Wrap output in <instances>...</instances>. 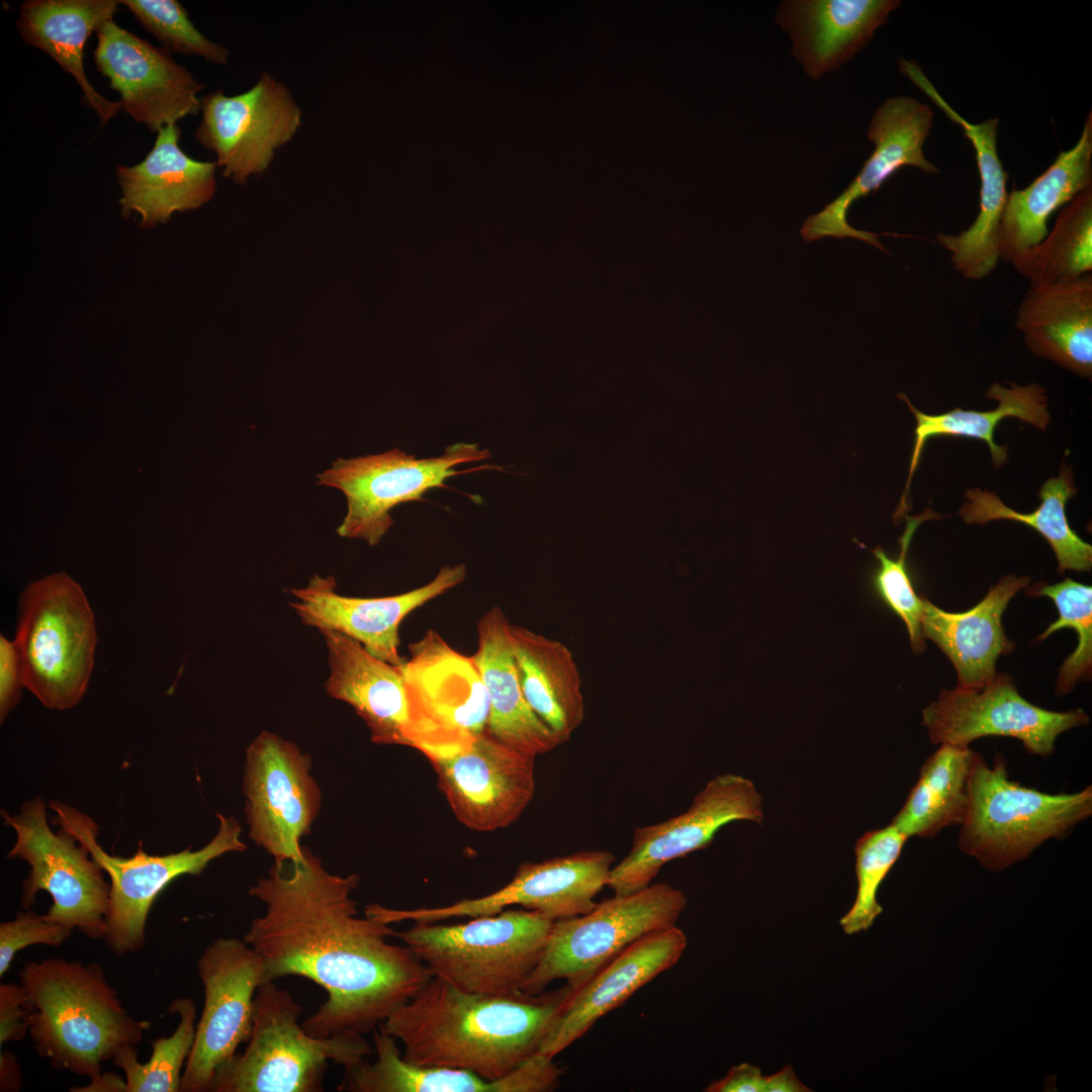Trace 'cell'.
Masks as SVG:
<instances>
[{"mask_svg":"<svg viewBox=\"0 0 1092 1092\" xmlns=\"http://www.w3.org/2000/svg\"><path fill=\"white\" fill-rule=\"evenodd\" d=\"M1026 595L1052 599L1059 612V619L1037 640H1044L1052 633L1068 627L1078 635V645L1063 662L1056 681V693L1064 696L1071 693L1077 682L1091 677L1092 587L1067 577L1055 584L1036 582L1026 589Z\"/></svg>","mask_w":1092,"mask_h":1092,"instance_id":"obj_40","label":"cell"},{"mask_svg":"<svg viewBox=\"0 0 1092 1092\" xmlns=\"http://www.w3.org/2000/svg\"><path fill=\"white\" fill-rule=\"evenodd\" d=\"M908 838L893 825L867 832L855 844L857 891L853 905L840 919L846 934L868 930L882 913L877 894Z\"/></svg>","mask_w":1092,"mask_h":1092,"instance_id":"obj_41","label":"cell"},{"mask_svg":"<svg viewBox=\"0 0 1092 1092\" xmlns=\"http://www.w3.org/2000/svg\"><path fill=\"white\" fill-rule=\"evenodd\" d=\"M900 71L933 101L971 141L980 173V211L975 221L959 235L938 233L937 243L950 253L957 271L970 280H981L993 272L1000 259L999 228L1008 192V173L997 151L999 119L988 118L971 123L942 98L914 61L900 58Z\"/></svg>","mask_w":1092,"mask_h":1092,"instance_id":"obj_24","label":"cell"},{"mask_svg":"<svg viewBox=\"0 0 1092 1092\" xmlns=\"http://www.w3.org/2000/svg\"><path fill=\"white\" fill-rule=\"evenodd\" d=\"M169 1011L178 1014L179 1023L171 1035L152 1042L148 1062H139L134 1045L112 1059L125 1073V1092L181 1091L182 1073L196 1033V1007L192 999L182 997L172 1001Z\"/></svg>","mask_w":1092,"mask_h":1092,"instance_id":"obj_39","label":"cell"},{"mask_svg":"<svg viewBox=\"0 0 1092 1092\" xmlns=\"http://www.w3.org/2000/svg\"><path fill=\"white\" fill-rule=\"evenodd\" d=\"M1092 188V112L1075 147L1024 189L1008 193L999 228L1000 259L1011 263L1048 235V221L1061 206Z\"/></svg>","mask_w":1092,"mask_h":1092,"instance_id":"obj_32","label":"cell"},{"mask_svg":"<svg viewBox=\"0 0 1092 1092\" xmlns=\"http://www.w3.org/2000/svg\"><path fill=\"white\" fill-rule=\"evenodd\" d=\"M1073 473L1063 463L1057 477L1049 478L1039 489L1041 500L1031 513H1019L994 493L980 488L969 489L959 515L967 524L984 525L994 520L1023 523L1036 530L1052 546L1058 560V572L1089 571L1092 566V546L1082 540L1070 527L1066 505L1075 495Z\"/></svg>","mask_w":1092,"mask_h":1092,"instance_id":"obj_36","label":"cell"},{"mask_svg":"<svg viewBox=\"0 0 1092 1092\" xmlns=\"http://www.w3.org/2000/svg\"><path fill=\"white\" fill-rule=\"evenodd\" d=\"M195 138L216 157L222 175L243 184L265 172L276 151L301 125V109L288 88L267 73L247 91L217 90L201 98Z\"/></svg>","mask_w":1092,"mask_h":1092,"instance_id":"obj_17","label":"cell"},{"mask_svg":"<svg viewBox=\"0 0 1092 1092\" xmlns=\"http://www.w3.org/2000/svg\"><path fill=\"white\" fill-rule=\"evenodd\" d=\"M899 0H788L776 14L793 56L812 79L837 71L887 22Z\"/></svg>","mask_w":1092,"mask_h":1092,"instance_id":"obj_26","label":"cell"},{"mask_svg":"<svg viewBox=\"0 0 1092 1092\" xmlns=\"http://www.w3.org/2000/svg\"><path fill=\"white\" fill-rule=\"evenodd\" d=\"M686 906L681 891L657 883L605 899L586 914L554 921L539 963L521 991L539 994L556 980L576 990L636 940L675 926Z\"/></svg>","mask_w":1092,"mask_h":1092,"instance_id":"obj_9","label":"cell"},{"mask_svg":"<svg viewBox=\"0 0 1092 1092\" xmlns=\"http://www.w3.org/2000/svg\"><path fill=\"white\" fill-rule=\"evenodd\" d=\"M72 929L27 910L0 924V977L10 968L15 954L23 948L42 944L59 946L72 934Z\"/></svg>","mask_w":1092,"mask_h":1092,"instance_id":"obj_44","label":"cell"},{"mask_svg":"<svg viewBox=\"0 0 1092 1092\" xmlns=\"http://www.w3.org/2000/svg\"><path fill=\"white\" fill-rule=\"evenodd\" d=\"M119 4L116 0H29L20 5L17 20L23 41L47 53L74 77L102 124L122 104L107 100L90 84L83 66L84 48L93 31L113 19Z\"/></svg>","mask_w":1092,"mask_h":1092,"instance_id":"obj_33","label":"cell"},{"mask_svg":"<svg viewBox=\"0 0 1092 1092\" xmlns=\"http://www.w3.org/2000/svg\"><path fill=\"white\" fill-rule=\"evenodd\" d=\"M1088 723L1082 709L1055 712L1029 703L1013 678L999 672L980 687L941 690L922 712V725L933 744L969 747L982 737L1005 736L1044 758L1054 752L1060 734Z\"/></svg>","mask_w":1092,"mask_h":1092,"instance_id":"obj_16","label":"cell"},{"mask_svg":"<svg viewBox=\"0 0 1092 1092\" xmlns=\"http://www.w3.org/2000/svg\"><path fill=\"white\" fill-rule=\"evenodd\" d=\"M570 992L565 984L535 995H481L433 977L381 1024L407 1063L496 1081L538 1053Z\"/></svg>","mask_w":1092,"mask_h":1092,"instance_id":"obj_2","label":"cell"},{"mask_svg":"<svg viewBox=\"0 0 1092 1092\" xmlns=\"http://www.w3.org/2000/svg\"><path fill=\"white\" fill-rule=\"evenodd\" d=\"M766 1076H763L757 1066L740 1064L733 1066L727 1074L713 1081L706 1089L707 1092H765Z\"/></svg>","mask_w":1092,"mask_h":1092,"instance_id":"obj_47","label":"cell"},{"mask_svg":"<svg viewBox=\"0 0 1092 1092\" xmlns=\"http://www.w3.org/2000/svg\"><path fill=\"white\" fill-rule=\"evenodd\" d=\"M180 136L177 124L165 126L141 163L116 168L121 212H136L143 228L165 223L174 212L199 208L215 193V162L188 156L179 147Z\"/></svg>","mask_w":1092,"mask_h":1092,"instance_id":"obj_27","label":"cell"},{"mask_svg":"<svg viewBox=\"0 0 1092 1092\" xmlns=\"http://www.w3.org/2000/svg\"><path fill=\"white\" fill-rule=\"evenodd\" d=\"M487 449L478 444L456 443L438 457L416 458L399 449L351 459H337L317 475L318 484L340 489L347 499V514L337 529L343 538L364 539L377 545L393 525L390 511L399 504L424 500L432 488L472 470H456L459 464L486 460Z\"/></svg>","mask_w":1092,"mask_h":1092,"instance_id":"obj_12","label":"cell"},{"mask_svg":"<svg viewBox=\"0 0 1092 1092\" xmlns=\"http://www.w3.org/2000/svg\"><path fill=\"white\" fill-rule=\"evenodd\" d=\"M94 62L120 94L124 111L152 131L200 111L205 87L170 53L118 26L113 19L96 31Z\"/></svg>","mask_w":1092,"mask_h":1092,"instance_id":"obj_20","label":"cell"},{"mask_svg":"<svg viewBox=\"0 0 1092 1092\" xmlns=\"http://www.w3.org/2000/svg\"><path fill=\"white\" fill-rule=\"evenodd\" d=\"M29 1031V1008L21 984L0 985V1045L18 1041Z\"/></svg>","mask_w":1092,"mask_h":1092,"instance_id":"obj_45","label":"cell"},{"mask_svg":"<svg viewBox=\"0 0 1092 1092\" xmlns=\"http://www.w3.org/2000/svg\"><path fill=\"white\" fill-rule=\"evenodd\" d=\"M973 750L940 744L923 763L919 778L891 825L907 838H930L961 825L969 798Z\"/></svg>","mask_w":1092,"mask_h":1092,"instance_id":"obj_37","label":"cell"},{"mask_svg":"<svg viewBox=\"0 0 1092 1092\" xmlns=\"http://www.w3.org/2000/svg\"><path fill=\"white\" fill-rule=\"evenodd\" d=\"M810 1091L797 1078L792 1066H786L781 1071L766 1076L765 1092H807Z\"/></svg>","mask_w":1092,"mask_h":1092,"instance_id":"obj_48","label":"cell"},{"mask_svg":"<svg viewBox=\"0 0 1092 1092\" xmlns=\"http://www.w3.org/2000/svg\"><path fill=\"white\" fill-rule=\"evenodd\" d=\"M511 640L524 697L559 744L584 720L581 676L572 652L562 642L511 624Z\"/></svg>","mask_w":1092,"mask_h":1092,"instance_id":"obj_34","label":"cell"},{"mask_svg":"<svg viewBox=\"0 0 1092 1092\" xmlns=\"http://www.w3.org/2000/svg\"><path fill=\"white\" fill-rule=\"evenodd\" d=\"M322 634L330 668L327 694L355 710L374 743L408 746L407 702L399 666L377 658L344 634Z\"/></svg>","mask_w":1092,"mask_h":1092,"instance_id":"obj_28","label":"cell"},{"mask_svg":"<svg viewBox=\"0 0 1092 1092\" xmlns=\"http://www.w3.org/2000/svg\"><path fill=\"white\" fill-rule=\"evenodd\" d=\"M310 770V755L272 732L262 731L247 748L243 792L249 836L274 861L303 857L300 839L310 832L322 805Z\"/></svg>","mask_w":1092,"mask_h":1092,"instance_id":"obj_14","label":"cell"},{"mask_svg":"<svg viewBox=\"0 0 1092 1092\" xmlns=\"http://www.w3.org/2000/svg\"><path fill=\"white\" fill-rule=\"evenodd\" d=\"M96 640L85 594L66 573L42 577L22 592L14 641L24 686L44 707L66 710L80 702L90 679Z\"/></svg>","mask_w":1092,"mask_h":1092,"instance_id":"obj_7","label":"cell"},{"mask_svg":"<svg viewBox=\"0 0 1092 1092\" xmlns=\"http://www.w3.org/2000/svg\"><path fill=\"white\" fill-rule=\"evenodd\" d=\"M940 519L941 516L926 509L918 516L906 517V525L899 539L900 551L897 558L889 557L881 546L871 549L878 560L873 583L878 596L905 624L911 648L915 653L925 649L921 630L923 599L914 589L907 568V554L911 540L920 524L927 520Z\"/></svg>","mask_w":1092,"mask_h":1092,"instance_id":"obj_42","label":"cell"},{"mask_svg":"<svg viewBox=\"0 0 1092 1092\" xmlns=\"http://www.w3.org/2000/svg\"><path fill=\"white\" fill-rule=\"evenodd\" d=\"M1 815L4 824L16 833L7 856L18 857L30 867L22 883L21 906L28 909L37 893L44 891L53 900L46 914L50 920L77 928L91 939L103 938L110 884L89 851L64 828L57 832L51 829L46 803L39 796L24 802L18 814L1 810Z\"/></svg>","mask_w":1092,"mask_h":1092,"instance_id":"obj_11","label":"cell"},{"mask_svg":"<svg viewBox=\"0 0 1092 1092\" xmlns=\"http://www.w3.org/2000/svg\"><path fill=\"white\" fill-rule=\"evenodd\" d=\"M360 876L330 873L304 847L303 857L274 861L249 895L265 905L244 940L261 957L265 983L308 979L327 1000L302 1023L314 1037L372 1032L433 978L395 930L358 916L352 893Z\"/></svg>","mask_w":1092,"mask_h":1092,"instance_id":"obj_1","label":"cell"},{"mask_svg":"<svg viewBox=\"0 0 1092 1092\" xmlns=\"http://www.w3.org/2000/svg\"><path fill=\"white\" fill-rule=\"evenodd\" d=\"M1011 264L1030 286L1073 280L1092 270V188L1060 212L1051 232Z\"/></svg>","mask_w":1092,"mask_h":1092,"instance_id":"obj_38","label":"cell"},{"mask_svg":"<svg viewBox=\"0 0 1092 1092\" xmlns=\"http://www.w3.org/2000/svg\"><path fill=\"white\" fill-rule=\"evenodd\" d=\"M197 971L204 1003L182 1073L183 1092L209 1091L216 1073L248 1041L255 995L265 983L263 961L244 938L213 940L199 957Z\"/></svg>","mask_w":1092,"mask_h":1092,"instance_id":"obj_13","label":"cell"},{"mask_svg":"<svg viewBox=\"0 0 1092 1092\" xmlns=\"http://www.w3.org/2000/svg\"><path fill=\"white\" fill-rule=\"evenodd\" d=\"M933 122L928 104L908 96L886 100L874 113L868 139L875 149L848 186L819 212L806 218L800 231L806 242L825 237L853 238L885 251L877 234L857 230L847 219L852 203L879 188L899 169L915 167L928 174L939 170L923 154V145Z\"/></svg>","mask_w":1092,"mask_h":1092,"instance_id":"obj_21","label":"cell"},{"mask_svg":"<svg viewBox=\"0 0 1092 1092\" xmlns=\"http://www.w3.org/2000/svg\"><path fill=\"white\" fill-rule=\"evenodd\" d=\"M140 23L169 53L198 56L218 65L228 63L229 51L208 39L192 23L176 0H122Z\"/></svg>","mask_w":1092,"mask_h":1092,"instance_id":"obj_43","label":"cell"},{"mask_svg":"<svg viewBox=\"0 0 1092 1092\" xmlns=\"http://www.w3.org/2000/svg\"><path fill=\"white\" fill-rule=\"evenodd\" d=\"M407 702L408 746L429 760L464 749L486 728L489 705L471 656L429 629L398 665Z\"/></svg>","mask_w":1092,"mask_h":1092,"instance_id":"obj_10","label":"cell"},{"mask_svg":"<svg viewBox=\"0 0 1092 1092\" xmlns=\"http://www.w3.org/2000/svg\"><path fill=\"white\" fill-rule=\"evenodd\" d=\"M553 922L525 908L512 907L465 923L418 922L395 931L405 946L439 978L472 994L508 995L521 991L539 963Z\"/></svg>","mask_w":1092,"mask_h":1092,"instance_id":"obj_4","label":"cell"},{"mask_svg":"<svg viewBox=\"0 0 1092 1092\" xmlns=\"http://www.w3.org/2000/svg\"><path fill=\"white\" fill-rule=\"evenodd\" d=\"M21 1086V1073L19 1065L10 1052L1 1051L0 1056V1090L18 1091Z\"/></svg>","mask_w":1092,"mask_h":1092,"instance_id":"obj_49","label":"cell"},{"mask_svg":"<svg viewBox=\"0 0 1092 1092\" xmlns=\"http://www.w3.org/2000/svg\"><path fill=\"white\" fill-rule=\"evenodd\" d=\"M1029 576L1006 575L974 608L963 613L939 609L923 598L921 630L953 664L958 687H980L997 673L996 662L1014 649L1004 632L1008 603L1030 583Z\"/></svg>","mask_w":1092,"mask_h":1092,"instance_id":"obj_29","label":"cell"},{"mask_svg":"<svg viewBox=\"0 0 1092 1092\" xmlns=\"http://www.w3.org/2000/svg\"><path fill=\"white\" fill-rule=\"evenodd\" d=\"M477 649L472 654L486 690L489 712L485 732L531 756L559 745L528 705L515 666L511 623L504 611L491 607L476 625Z\"/></svg>","mask_w":1092,"mask_h":1092,"instance_id":"obj_30","label":"cell"},{"mask_svg":"<svg viewBox=\"0 0 1092 1092\" xmlns=\"http://www.w3.org/2000/svg\"><path fill=\"white\" fill-rule=\"evenodd\" d=\"M535 758L484 731L464 749L430 761L457 820L491 832L515 823L532 801Z\"/></svg>","mask_w":1092,"mask_h":1092,"instance_id":"obj_19","label":"cell"},{"mask_svg":"<svg viewBox=\"0 0 1092 1092\" xmlns=\"http://www.w3.org/2000/svg\"><path fill=\"white\" fill-rule=\"evenodd\" d=\"M686 947L687 936L676 926L647 934L627 946L570 992L538 1053L554 1058L566 1050L600 1018L672 968Z\"/></svg>","mask_w":1092,"mask_h":1092,"instance_id":"obj_23","label":"cell"},{"mask_svg":"<svg viewBox=\"0 0 1092 1092\" xmlns=\"http://www.w3.org/2000/svg\"><path fill=\"white\" fill-rule=\"evenodd\" d=\"M71 1091H110V1092H125V1081L113 1074H100L94 1079L90 1080V1083L84 1087H76Z\"/></svg>","mask_w":1092,"mask_h":1092,"instance_id":"obj_50","label":"cell"},{"mask_svg":"<svg viewBox=\"0 0 1092 1092\" xmlns=\"http://www.w3.org/2000/svg\"><path fill=\"white\" fill-rule=\"evenodd\" d=\"M1092 815V788L1049 794L1010 780L1005 759L993 766L974 752L966 815L958 846L990 871L1028 857L1050 839H1060Z\"/></svg>","mask_w":1092,"mask_h":1092,"instance_id":"obj_5","label":"cell"},{"mask_svg":"<svg viewBox=\"0 0 1092 1092\" xmlns=\"http://www.w3.org/2000/svg\"><path fill=\"white\" fill-rule=\"evenodd\" d=\"M465 564L445 565L428 583L398 595L377 598L342 596L333 576L314 575L306 586L291 589L289 603L304 625L324 632H339L392 665L405 660L398 651V629L413 611L464 581Z\"/></svg>","mask_w":1092,"mask_h":1092,"instance_id":"obj_22","label":"cell"},{"mask_svg":"<svg viewBox=\"0 0 1092 1092\" xmlns=\"http://www.w3.org/2000/svg\"><path fill=\"white\" fill-rule=\"evenodd\" d=\"M1016 329L1036 356L1080 376L1092 375V275L1030 286Z\"/></svg>","mask_w":1092,"mask_h":1092,"instance_id":"obj_31","label":"cell"},{"mask_svg":"<svg viewBox=\"0 0 1092 1092\" xmlns=\"http://www.w3.org/2000/svg\"><path fill=\"white\" fill-rule=\"evenodd\" d=\"M301 1010L274 981L262 984L248 1045L216 1073L209 1091L320 1092L330 1062L346 1068L372 1054L363 1034L311 1036L298 1022Z\"/></svg>","mask_w":1092,"mask_h":1092,"instance_id":"obj_6","label":"cell"},{"mask_svg":"<svg viewBox=\"0 0 1092 1092\" xmlns=\"http://www.w3.org/2000/svg\"><path fill=\"white\" fill-rule=\"evenodd\" d=\"M376 1060L345 1068L339 1091L349 1092H548L557 1072L546 1057L535 1055L512 1074L488 1081L466 1070L407 1063L382 1024L372 1031Z\"/></svg>","mask_w":1092,"mask_h":1092,"instance_id":"obj_25","label":"cell"},{"mask_svg":"<svg viewBox=\"0 0 1092 1092\" xmlns=\"http://www.w3.org/2000/svg\"><path fill=\"white\" fill-rule=\"evenodd\" d=\"M615 856L586 850L519 866L512 881L483 897L463 899L436 908L392 909L376 904L373 917L385 924L401 921L439 922L449 918L493 915L521 906L552 921L588 913L598 893L608 886Z\"/></svg>","mask_w":1092,"mask_h":1092,"instance_id":"obj_15","label":"cell"},{"mask_svg":"<svg viewBox=\"0 0 1092 1092\" xmlns=\"http://www.w3.org/2000/svg\"><path fill=\"white\" fill-rule=\"evenodd\" d=\"M50 808L56 813L52 822L71 833L109 877V907L103 939L112 952L120 956L144 947L152 905L172 881L183 875L198 876L222 854L247 848L237 820L216 814L218 830L198 850L187 847L175 853L151 855L140 845L132 856L111 855L98 843L99 828L90 816L58 800L52 801Z\"/></svg>","mask_w":1092,"mask_h":1092,"instance_id":"obj_8","label":"cell"},{"mask_svg":"<svg viewBox=\"0 0 1092 1092\" xmlns=\"http://www.w3.org/2000/svg\"><path fill=\"white\" fill-rule=\"evenodd\" d=\"M19 981L33 1048L56 1070L94 1079L105 1062L135 1046L149 1028V1022L126 1012L97 964L31 961L19 972Z\"/></svg>","mask_w":1092,"mask_h":1092,"instance_id":"obj_3","label":"cell"},{"mask_svg":"<svg viewBox=\"0 0 1092 1092\" xmlns=\"http://www.w3.org/2000/svg\"><path fill=\"white\" fill-rule=\"evenodd\" d=\"M24 686L23 668L15 641L0 637V719L5 717L19 702Z\"/></svg>","mask_w":1092,"mask_h":1092,"instance_id":"obj_46","label":"cell"},{"mask_svg":"<svg viewBox=\"0 0 1092 1092\" xmlns=\"http://www.w3.org/2000/svg\"><path fill=\"white\" fill-rule=\"evenodd\" d=\"M734 821L761 824V796L746 778L717 776L681 814L634 830L632 846L612 868L608 887L615 895H625L649 886L664 864L705 848L724 825Z\"/></svg>","mask_w":1092,"mask_h":1092,"instance_id":"obj_18","label":"cell"},{"mask_svg":"<svg viewBox=\"0 0 1092 1092\" xmlns=\"http://www.w3.org/2000/svg\"><path fill=\"white\" fill-rule=\"evenodd\" d=\"M986 395L998 401V406L995 410L979 412L954 408L940 415L924 414L913 406L904 393L898 395L906 402L914 415L916 427L908 477L900 503L894 514V520L903 517L909 509L907 500L910 483L928 439L939 436H952L985 441L989 447L994 466L999 468L1008 458L1007 448L997 445L994 441V431L1002 420L1016 418L1040 430H1044L1051 422L1045 390L1035 383L1026 385L1010 383V387L994 383Z\"/></svg>","mask_w":1092,"mask_h":1092,"instance_id":"obj_35","label":"cell"}]
</instances>
